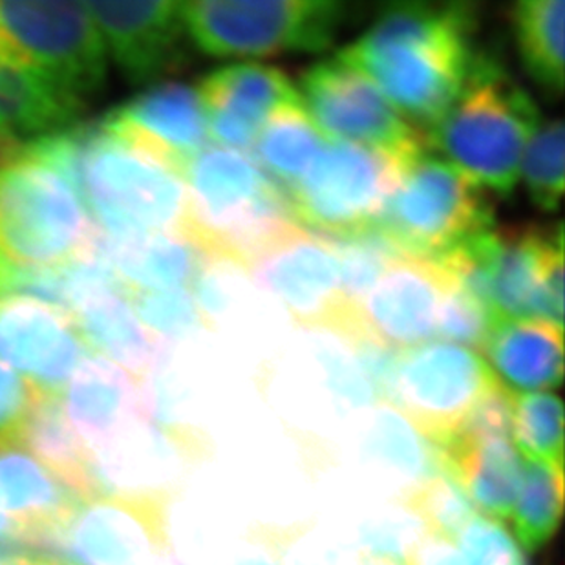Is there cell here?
Masks as SVG:
<instances>
[{"label":"cell","instance_id":"1","mask_svg":"<svg viewBox=\"0 0 565 565\" xmlns=\"http://www.w3.org/2000/svg\"><path fill=\"white\" fill-rule=\"evenodd\" d=\"M478 19L470 2H394L337 57L366 75L412 127L427 130L469 79Z\"/></svg>","mask_w":565,"mask_h":565},{"label":"cell","instance_id":"2","mask_svg":"<svg viewBox=\"0 0 565 565\" xmlns=\"http://www.w3.org/2000/svg\"><path fill=\"white\" fill-rule=\"evenodd\" d=\"M540 121L533 97L500 61L478 54L458 99L422 134L428 152L434 150L478 188L509 198Z\"/></svg>","mask_w":565,"mask_h":565},{"label":"cell","instance_id":"3","mask_svg":"<svg viewBox=\"0 0 565 565\" xmlns=\"http://www.w3.org/2000/svg\"><path fill=\"white\" fill-rule=\"evenodd\" d=\"M188 213L182 235L200 252L247 260L295 225L288 194L252 156L209 145L182 167Z\"/></svg>","mask_w":565,"mask_h":565},{"label":"cell","instance_id":"4","mask_svg":"<svg viewBox=\"0 0 565 565\" xmlns=\"http://www.w3.org/2000/svg\"><path fill=\"white\" fill-rule=\"evenodd\" d=\"M81 205L96 231L121 242L182 233L188 192L180 172L97 119L83 167Z\"/></svg>","mask_w":565,"mask_h":565},{"label":"cell","instance_id":"5","mask_svg":"<svg viewBox=\"0 0 565 565\" xmlns=\"http://www.w3.org/2000/svg\"><path fill=\"white\" fill-rule=\"evenodd\" d=\"M189 41L220 60L320 54L348 19L337 0H192L182 2Z\"/></svg>","mask_w":565,"mask_h":565},{"label":"cell","instance_id":"6","mask_svg":"<svg viewBox=\"0 0 565 565\" xmlns=\"http://www.w3.org/2000/svg\"><path fill=\"white\" fill-rule=\"evenodd\" d=\"M375 225L406 255L436 258L492 230L494 207L463 172L423 150L405 167Z\"/></svg>","mask_w":565,"mask_h":565},{"label":"cell","instance_id":"7","mask_svg":"<svg viewBox=\"0 0 565 565\" xmlns=\"http://www.w3.org/2000/svg\"><path fill=\"white\" fill-rule=\"evenodd\" d=\"M0 44L85 107L107 86V46L85 2L0 0Z\"/></svg>","mask_w":565,"mask_h":565},{"label":"cell","instance_id":"8","mask_svg":"<svg viewBox=\"0 0 565 565\" xmlns=\"http://www.w3.org/2000/svg\"><path fill=\"white\" fill-rule=\"evenodd\" d=\"M96 227L63 178L30 161L0 167V249L13 266H55L85 252Z\"/></svg>","mask_w":565,"mask_h":565},{"label":"cell","instance_id":"9","mask_svg":"<svg viewBox=\"0 0 565 565\" xmlns=\"http://www.w3.org/2000/svg\"><path fill=\"white\" fill-rule=\"evenodd\" d=\"M412 160L361 145L330 141L310 171L288 192L295 224L317 235L374 225Z\"/></svg>","mask_w":565,"mask_h":565},{"label":"cell","instance_id":"10","mask_svg":"<svg viewBox=\"0 0 565 565\" xmlns=\"http://www.w3.org/2000/svg\"><path fill=\"white\" fill-rule=\"evenodd\" d=\"M497 383L486 358L475 350L425 342L399 353L388 405L434 447L445 448Z\"/></svg>","mask_w":565,"mask_h":565},{"label":"cell","instance_id":"11","mask_svg":"<svg viewBox=\"0 0 565 565\" xmlns=\"http://www.w3.org/2000/svg\"><path fill=\"white\" fill-rule=\"evenodd\" d=\"M297 92L311 121L330 141L361 145L401 160L427 150L422 130L412 127L366 75L339 57L306 70Z\"/></svg>","mask_w":565,"mask_h":565},{"label":"cell","instance_id":"12","mask_svg":"<svg viewBox=\"0 0 565 565\" xmlns=\"http://www.w3.org/2000/svg\"><path fill=\"white\" fill-rule=\"evenodd\" d=\"M55 539L70 565H161L169 561L167 494L86 498Z\"/></svg>","mask_w":565,"mask_h":565},{"label":"cell","instance_id":"13","mask_svg":"<svg viewBox=\"0 0 565 565\" xmlns=\"http://www.w3.org/2000/svg\"><path fill=\"white\" fill-rule=\"evenodd\" d=\"M246 269L295 324L333 330L350 313L335 255L319 235L289 225L247 260Z\"/></svg>","mask_w":565,"mask_h":565},{"label":"cell","instance_id":"14","mask_svg":"<svg viewBox=\"0 0 565 565\" xmlns=\"http://www.w3.org/2000/svg\"><path fill=\"white\" fill-rule=\"evenodd\" d=\"M113 61L134 86H154L191 61L182 2H85Z\"/></svg>","mask_w":565,"mask_h":565},{"label":"cell","instance_id":"15","mask_svg":"<svg viewBox=\"0 0 565 565\" xmlns=\"http://www.w3.org/2000/svg\"><path fill=\"white\" fill-rule=\"evenodd\" d=\"M448 277L433 258L403 255L355 306L359 324L397 352L436 337Z\"/></svg>","mask_w":565,"mask_h":565},{"label":"cell","instance_id":"16","mask_svg":"<svg viewBox=\"0 0 565 565\" xmlns=\"http://www.w3.org/2000/svg\"><path fill=\"white\" fill-rule=\"evenodd\" d=\"M86 355L68 315L38 300L0 297V363L33 388L63 394Z\"/></svg>","mask_w":565,"mask_h":565},{"label":"cell","instance_id":"17","mask_svg":"<svg viewBox=\"0 0 565 565\" xmlns=\"http://www.w3.org/2000/svg\"><path fill=\"white\" fill-rule=\"evenodd\" d=\"M209 139L249 154L262 127L277 108L299 99L282 70L260 63L225 64L209 72L196 88Z\"/></svg>","mask_w":565,"mask_h":565},{"label":"cell","instance_id":"18","mask_svg":"<svg viewBox=\"0 0 565 565\" xmlns=\"http://www.w3.org/2000/svg\"><path fill=\"white\" fill-rule=\"evenodd\" d=\"M103 124L121 134L182 177L191 156L209 147L207 121L192 86L161 83L103 116Z\"/></svg>","mask_w":565,"mask_h":565},{"label":"cell","instance_id":"19","mask_svg":"<svg viewBox=\"0 0 565 565\" xmlns=\"http://www.w3.org/2000/svg\"><path fill=\"white\" fill-rule=\"evenodd\" d=\"M63 394L66 417L92 461L147 423L141 384L96 355L83 359Z\"/></svg>","mask_w":565,"mask_h":565},{"label":"cell","instance_id":"20","mask_svg":"<svg viewBox=\"0 0 565 565\" xmlns=\"http://www.w3.org/2000/svg\"><path fill=\"white\" fill-rule=\"evenodd\" d=\"M85 108L41 70L0 50V149L4 154L79 125Z\"/></svg>","mask_w":565,"mask_h":565},{"label":"cell","instance_id":"21","mask_svg":"<svg viewBox=\"0 0 565 565\" xmlns=\"http://www.w3.org/2000/svg\"><path fill=\"white\" fill-rule=\"evenodd\" d=\"M561 236H564L561 222L555 230L536 225L498 230L491 275L494 324L511 319H540L556 324L545 297L544 277L551 249Z\"/></svg>","mask_w":565,"mask_h":565},{"label":"cell","instance_id":"22","mask_svg":"<svg viewBox=\"0 0 565 565\" xmlns=\"http://www.w3.org/2000/svg\"><path fill=\"white\" fill-rule=\"evenodd\" d=\"M83 500L19 443H0V511L28 540L57 536Z\"/></svg>","mask_w":565,"mask_h":565},{"label":"cell","instance_id":"23","mask_svg":"<svg viewBox=\"0 0 565 565\" xmlns=\"http://www.w3.org/2000/svg\"><path fill=\"white\" fill-rule=\"evenodd\" d=\"M438 450L443 469L463 487L472 505L498 522L511 518L522 480L511 434H459Z\"/></svg>","mask_w":565,"mask_h":565},{"label":"cell","instance_id":"24","mask_svg":"<svg viewBox=\"0 0 565 565\" xmlns=\"http://www.w3.org/2000/svg\"><path fill=\"white\" fill-rule=\"evenodd\" d=\"M481 352L511 392L555 390L564 379L562 328L547 320H502L492 326Z\"/></svg>","mask_w":565,"mask_h":565},{"label":"cell","instance_id":"25","mask_svg":"<svg viewBox=\"0 0 565 565\" xmlns=\"http://www.w3.org/2000/svg\"><path fill=\"white\" fill-rule=\"evenodd\" d=\"M75 331L86 352L105 359L143 383L160 358V342L145 330L125 294L97 295L72 313Z\"/></svg>","mask_w":565,"mask_h":565},{"label":"cell","instance_id":"26","mask_svg":"<svg viewBox=\"0 0 565 565\" xmlns=\"http://www.w3.org/2000/svg\"><path fill=\"white\" fill-rule=\"evenodd\" d=\"M108 264L128 288L189 289L202 252L182 233H150L113 242L97 231Z\"/></svg>","mask_w":565,"mask_h":565},{"label":"cell","instance_id":"27","mask_svg":"<svg viewBox=\"0 0 565 565\" xmlns=\"http://www.w3.org/2000/svg\"><path fill=\"white\" fill-rule=\"evenodd\" d=\"M17 443L60 476L79 497L86 500L103 494L90 452L64 412L63 394L39 392Z\"/></svg>","mask_w":565,"mask_h":565},{"label":"cell","instance_id":"28","mask_svg":"<svg viewBox=\"0 0 565 565\" xmlns=\"http://www.w3.org/2000/svg\"><path fill=\"white\" fill-rule=\"evenodd\" d=\"M565 0H522L512 6L518 57L529 79L550 102L564 92Z\"/></svg>","mask_w":565,"mask_h":565},{"label":"cell","instance_id":"29","mask_svg":"<svg viewBox=\"0 0 565 565\" xmlns=\"http://www.w3.org/2000/svg\"><path fill=\"white\" fill-rule=\"evenodd\" d=\"M328 143L330 139L311 121L300 99H295L269 116L249 156L288 194Z\"/></svg>","mask_w":565,"mask_h":565},{"label":"cell","instance_id":"30","mask_svg":"<svg viewBox=\"0 0 565 565\" xmlns=\"http://www.w3.org/2000/svg\"><path fill=\"white\" fill-rule=\"evenodd\" d=\"M364 448L366 454H372L395 476L405 480V494L443 469L438 448L423 438L394 406L383 403H379L370 416Z\"/></svg>","mask_w":565,"mask_h":565},{"label":"cell","instance_id":"31","mask_svg":"<svg viewBox=\"0 0 565 565\" xmlns=\"http://www.w3.org/2000/svg\"><path fill=\"white\" fill-rule=\"evenodd\" d=\"M512 527L518 542L531 551L544 550L555 539L564 511V470L525 459Z\"/></svg>","mask_w":565,"mask_h":565},{"label":"cell","instance_id":"32","mask_svg":"<svg viewBox=\"0 0 565 565\" xmlns=\"http://www.w3.org/2000/svg\"><path fill=\"white\" fill-rule=\"evenodd\" d=\"M319 236L335 255L341 273L342 297L350 310H355L383 273L397 258L406 255L375 224L363 230Z\"/></svg>","mask_w":565,"mask_h":565},{"label":"cell","instance_id":"33","mask_svg":"<svg viewBox=\"0 0 565 565\" xmlns=\"http://www.w3.org/2000/svg\"><path fill=\"white\" fill-rule=\"evenodd\" d=\"M511 436L525 459L564 470V406L558 395L512 392Z\"/></svg>","mask_w":565,"mask_h":565},{"label":"cell","instance_id":"34","mask_svg":"<svg viewBox=\"0 0 565 565\" xmlns=\"http://www.w3.org/2000/svg\"><path fill=\"white\" fill-rule=\"evenodd\" d=\"M565 130L561 118L542 119L523 152L520 174L534 207L555 213L564 192Z\"/></svg>","mask_w":565,"mask_h":565},{"label":"cell","instance_id":"35","mask_svg":"<svg viewBox=\"0 0 565 565\" xmlns=\"http://www.w3.org/2000/svg\"><path fill=\"white\" fill-rule=\"evenodd\" d=\"M125 299L139 322L161 347L183 342L205 330L189 289H136L125 286Z\"/></svg>","mask_w":565,"mask_h":565},{"label":"cell","instance_id":"36","mask_svg":"<svg viewBox=\"0 0 565 565\" xmlns=\"http://www.w3.org/2000/svg\"><path fill=\"white\" fill-rule=\"evenodd\" d=\"M403 505L419 520L427 533L450 542H456L467 523L476 516L475 505L463 487L445 469L406 492Z\"/></svg>","mask_w":565,"mask_h":565},{"label":"cell","instance_id":"37","mask_svg":"<svg viewBox=\"0 0 565 565\" xmlns=\"http://www.w3.org/2000/svg\"><path fill=\"white\" fill-rule=\"evenodd\" d=\"M491 328V315L487 313L486 308L448 278L447 294L439 310L436 337L470 350H483Z\"/></svg>","mask_w":565,"mask_h":565},{"label":"cell","instance_id":"38","mask_svg":"<svg viewBox=\"0 0 565 565\" xmlns=\"http://www.w3.org/2000/svg\"><path fill=\"white\" fill-rule=\"evenodd\" d=\"M456 540L463 565H527L516 540L492 518H472Z\"/></svg>","mask_w":565,"mask_h":565},{"label":"cell","instance_id":"39","mask_svg":"<svg viewBox=\"0 0 565 565\" xmlns=\"http://www.w3.org/2000/svg\"><path fill=\"white\" fill-rule=\"evenodd\" d=\"M39 397L26 379L0 363V443H17Z\"/></svg>","mask_w":565,"mask_h":565},{"label":"cell","instance_id":"40","mask_svg":"<svg viewBox=\"0 0 565 565\" xmlns=\"http://www.w3.org/2000/svg\"><path fill=\"white\" fill-rule=\"evenodd\" d=\"M406 565H463L456 542L423 531L406 551Z\"/></svg>","mask_w":565,"mask_h":565},{"label":"cell","instance_id":"41","mask_svg":"<svg viewBox=\"0 0 565 565\" xmlns=\"http://www.w3.org/2000/svg\"><path fill=\"white\" fill-rule=\"evenodd\" d=\"M233 565H282L277 540L266 536L262 542H256V550L241 556Z\"/></svg>","mask_w":565,"mask_h":565},{"label":"cell","instance_id":"42","mask_svg":"<svg viewBox=\"0 0 565 565\" xmlns=\"http://www.w3.org/2000/svg\"><path fill=\"white\" fill-rule=\"evenodd\" d=\"M19 544L21 542L0 540V565H60L57 562H50L49 558H39L28 553Z\"/></svg>","mask_w":565,"mask_h":565},{"label":"cell","instance_id":"43","mask_svg":"<svg viewBox=\"0 0 565 565\" xmlns=\"http://www.w3.org/2000/svg\"><path fill=\"white\" fill-rule=\"evenodd\" d=\"M11 273H13V264L6 258L4 253L0 249V297H6V295H8Z\"/></svg>","mask_w":565,"mask_h":565},{"label":"cell","instance_id":"44","mask_svg":"<svg viewBox=\"0 0 565 565\" xmlns=\"http://www.w3.org/2000/svg\"><path fill=\"white\" fill-rule=\"evenodd\" d=\"M358 565H405L401 562L390 561V558H381V556H361V562Z\"/></svg>","mask_w":565,"mask_h":565},{"label":"cell","instance_id":"45","mask_svg":"<svg viewBox=\"0 0 565 565\" xmlns=\"http://www.w3.org/2000/svg\"><path fill=\"white\" fill-rule=\"evenodd\" d=\"M161 565H177V564H174V562H172L171 558H169V561L163 562V564H161Z\"/></svg>","mask_w":565,"mask_h":565},{"label":"cell","instance_id":"46","mask_svg":"<svg viewBox=\"0 0 565 565\" xmlns=\"http://www.w3.org/2000/svg\"><path fill=\"white\" fill-rule=\"evenodd\" d=\"M0 50H2V44H0Z\"/></svg>","mask_w":565,"mask_h":565},{"label":"cell","instance_id":"47","mask_svg":"<svg viewBox=\"0 0 565 565\" xmlns=\"http://www.w3.org/2000/svg\"><path fill=\"white\" fill-rule=\"evenodd\" d=\"M61 565V564H60Z\"/></svg>","mask_w":565,"mask_h":565}]
</instances>
